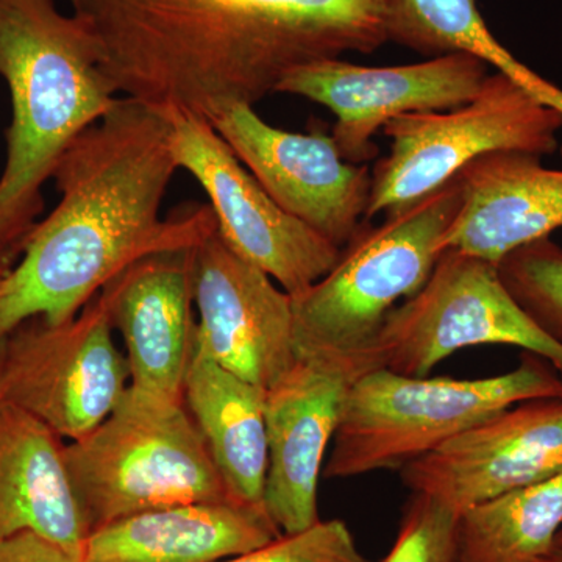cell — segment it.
<instances>
[{"mask_svg":"<svg viewBox=\"0 0 562 562\" xmlns=\"http://www.w3.org/2000/svg\"><path fill=\"white\" fill-rule=\"evenodd\" d=\"M0 562H81L57 543L32 531L0 539Z\"/></svg>","mask_w":562,"mask_h":562,"instance_id":"obj_26","label":"cell"},{"mask_svg":"<svg viewBox=\"0 0 562 562\" xmlns=\"http://www.w3.org/2000/svg\"><path fill=\"white\" fill-rule=\"evenodd\" d=\"M461 205L443 233V250L498 265L525 244L562 227V169L538 155L502 150L482 155L457 176Z\"/></svg>","mask_w":562,"mask_h":562,"instance_id":"obj_17","label":"cell"},{"mask_svg":"<svg viewBox=\"0 0 562 562\" xmlns=\"http://www.w3.org/2000/svg\"><path fill=\"white\" fill-rule=\"evenodd\" d=\"M390 41L428 58L473 55L541 103L549 102L557 91L492 35L476 0H392Z\"/></svg>","mask_w":562,"mask_h":562,"instance_id":"obj_22","label":"cell"},{"mask_svg":"<svg viewBox=\"0 0 562 562\" xmlns=\"http://www.w3.org/2000/svg\"><path fill=\"white\" fill-rule=\"evenodd\" d=\"M554 547H558V549H562V528L560 535H558L557 542H554Z\"/></svg>","mask_w":562,"mask_h":562,"instance_id":"obj_30","label":"cell"},{"mask_svg":"<svg viewBox=\"0 0 562 562\" xmlns=\"http://www.w3.org/2000/svg\"><path fill=\"white\" fill-rule=\"evenodd\" d=\"M503 284L517 305L550 338L562 344V247L542 238L498 262Z\"/></svg>","mask_w":562,"mask_h":562,"instance_id":"obj_23","label":"cell"},{"mask_svg":"<svg viewBox=\"0 0 562 562\" xmlns=\"http://www.w3.org/2000/svg\"><path fill=\"white\" fill-rule=\"evenodd\" d=\"M183 402L232 497L266 509V391L225 371L194 342Z\"/></svg>","mask_w":562,"mask_h":562,"instance_id":"obj_20","label":"cell"},{"mask_svg":"<svg viewBox=\"0 0 562 562\" xmlns=\"http://www.w3.org/2000/svg\"><path fill=\"white\" fill-rule=\"evenodd\" d=\"M460 512L430 495L413 494L390 553L380 562H454Z\"/></svg>","mask_w":562,"mask_h":562,"instance_id":"obj_24","label":"cell"},{"mask_svg":"<svg viewBox=\"0 0 562 562\" xmlns=\"http://www.w3.org/2000/svg\"><path fill=\"white\" fill-rule=\"evenodd\" d=\"M120 98L213 124L301 68L373 54L392 0H69Z\"/></svg>","mask_w":562,"mask_h":562,"instance_id":"obj_1","label":"cell"},{"mask_svg":"<svg viewBox=\"0 0 562 562\" xmlns=\"http://www.w3.org/2000/svg\"><path fill=\"white\" fill-rule=\"evenodd\" d=\"M0 77L11 121L0 176V257L13 266L44 210L43 188L81 132L120 95L98 44L57 0H0Z\"/></svg>","mask_w":562,"mask_h":562,"instance_id":"obj_3","label":"cell"},{"mask_svg":"<svg viewBox=\"0 0 562 562\" xmlns=\"http://www.w3.org/2000/svg\"><path fill=\"white\" fill-rule=\"evenodd\" d=\"M560 397V373L531 351L520 355L513 371L486 379H431L373 369L351 383L322 475L347 480L401 472L509 406Z\"/></svg>","mask_w":562,"mask_h":562,"instance_id":"obj_5","label":"cell"},{"mask_svg":"<svg viewBox=\"0 0 562 562\" xmlns=\"http://www.w3.org/2000/svg\"><path fill=\"white\" fill-rule=\"evenodd\" d=\"M165 113L172 121L177 165L209 195L217 233L233 251L290 295L302 294L331 271L341 249L280 209L209 122Z\"/></svg>","mask_w":562,"mask_h":562,"instance_id":"obj_10","label":"cell"},{"mask_svg":"<svg viewBox=\"0 0 562 562\" xmlns=\"http://www.w3.org/2000/svg\"><path fill=\"white\" fill-rule=\"evenodd\" d=\"M198 247L149 255L99 292L124 339L132 386L177 402L194 351Z\"/></svg>","mask_w":562,"mask_h":562,"instance_id":"obj_16","label":"cell"},{"mask_svg":"<svg viewBox=\"0 0 562 562\" xmlns=\"http://www.w3.org/2000/svg\"><path fill=\"white\" fill-rule=\"evenodd\" d=\"M101 295L72 319L35 316L0 341L3 402L79 441L113 413L131 386V368L113 339Z\"/></svg>","mask_w":562,"mask_h":562,"instance_id":"obj_9","label":"cell"},{"mask_svg":"<svg viewBox=\"0 0 562 562\" xmlns=\"http://www.w3.org/2000/svg\"><path fill=\"white\" fill-rule=\"evenodd\" d=\"M562 528V472L460 513L454 562H539Z\"/></svg>","mask_w":562,"mask_h":562,"instance_id":"obj_21","label":"cell"},{"mask_svg":"<svg viewBox=\"0 0 562 562\" xmlns=\"http://www.w3.org/2000/svg\"><path fill=\"white\" fill-rule=\"evenodd\" d=\"M194 306L195 344L225 371L268 391L297 362L291 295L217 231L195 249Z\"/></svg>","mask_w":562,"mask_h":562,"instance_id":"obj_13","label":"cell"},{"mask_svg":"<svg viewBox=\"0 0 562 562\" xmlns=\"http://www.w3.org/2000/svg\"><path fill=\"white\" fill-rule=\"evenodd\" d=\"M353 382L341 366L299 358L291 371L266 391L265 508L283 535L308 530L321 520L317 487L325 454Z\"/></svg>","mask_w":562,"mask_h":562,"instance_id":"obj_15","label":"cell"},{"mask_svg":"<svg viewBox=\"0 0 562 562\" xmlns=\"http://www.w3.org/2000/svg\"><path fill=\"white\" fill-rule=\"evenodd\" d=\"M214 128L273 202L342 249L366 221L368 165L344 160L331 135L281 131L254 106L233 105Z\"/></svg>","mask_w":562,"mask_h":562,"instance_id":"obj_12","label":"cell"},{"mask_svg":"<svg viewBox=\"0 0 562 562\" xmlns=\"http://www.w3.org/2000/svg\"><path fill=\"white\" fill-rule=\"evenodd\" d=\"M217 562H371L342 520H319L308 530L281 535L260 549Z\"/></svg>","mask_w":562,"mask_h":562,"instance_id":"obj_25","label":"cell"},{"mask_svg":"<svg viewBox=\"0 0 562 562\" xmlns=\"http://www.w3.org/2000/svg\"><path fill=\"white\" fill-rule=\"evenodd\" d=\"M65 460L91 531L150 509L236 502L184 402L132 384Z\"/></svg>","mask_w":562,"mask_h":562,"instance_id":"obj_6","label":"cell"},{"mask_svg":"<svg viewBox=\"0 0 562 562\" xmlns=\"http://www.w3.org/2000/svg\"><path fill=\"white\" fill-rule=\"evenodd\" d=\"M281 535L266 509L239 502L187 503L95 528L81 562H217Z\"/></svg>","mask_w":562,"mask_h":562,"instance_id":"obj_18","label":"cell"},{"mask_svg":"<svg viewBox=\"0 0 562 562\" xmlns=\"http://www.w3.org/2000/svg\"><path fill=\"white\" fill-rule=\"evenodd\" d=\"M10 268V262L0 257V292H2L3 283H5L7 276H9Z\"/></svg>","mask_w":562,"mask_h":562,"instance_id":"obj_27","label":"cell"},{"mask_svg":"<svg viewBox=\"0 0 562 562\" xmlns=\"http://www.w3.org/2000/svg\"><path fill=\"white\" fill-rule=\"evenodd\" d=\"M491 344L531 351L562 379V344L517 305L498 265L443 250L424 286L384 321L373 344V360L379 369L428 376L457 351Z\"/></svg>","mask_w":562,"mask_h":562,"instance_id":"obj_8","label":"cell"},{"mask_svg":"<svg viewBox=\"0 0 562 562\" xmlns=\"http://www.w3.org/2000/svg\"><path fill=\"white\" fill-rule=\"evenodd\" d=\"M486 77V63L469 54L402 66H360L335 58L292 70L277 92L330 110L336 117L331 136L344 160L368 165L379 154L372 138L387 122L464 105L479 94Z\"/></svg>","mask_w":562,"mask_h":562,"instance_id":"obj_11","label":"cell"},{"mask_svg":"<svg viewBox=\"0 0 562 562\" xmlns=\"http://www.w3.org/2000/svg\"><path fill=\"white\" fill-rule=\"evenodd\" d=\"M165 111L121 98L61 155L52 180L60 201L25 239L0 292V341L21 322L76 317L133 262L192 249L217 231L210 205L161 220L179 171Z\"/></svg>","mask_w":562,"mask_h":562,"instance_id":"obj_2","label":"cell"},{"mask_svg":"<svg viewBox=\"0 0 562 562\" xmlns=\"http://www.w3.org/2000/svg\"><path fill=\"white\" fill-rule=\"evenodd\" d=\"M32 531L79 558L91 532L70 482L65 443L47 425L0 405V539Z\"/></svg>","mask_w":562,"mask_h":562,"instance_id":"obj_19","label":"cell"},{"mask_svg":"<svg viewBox=\"0 0 562 562\" xmlns=\"http://www.w3.org/2000/svg\"><path fill=\"white\" fill-rule=\"evenodd\" d=\"M3 403L2 349H0V405Z\"/></svg>","mask_w":562,"mask_h":562,"instance_id":"obj_29","label":"cell"},{"mask_svg":"<svg viewBox=\"0 0 562 562\" xmlns=\"http://www.w3.org/2000/svg\"><path fill=\"white\" fill-rule=\"evenodd\" d=\"M561 128L560 111L536 101L505 74H487L471 102L403 114L384 125L391 151L373 168L366 221L422 201L491 151L552 155Z\"/></svg>","mask_w":562,"mask_h":562,"instance_id":"obj_7","label":"cell"},{"mask_svg":"<svg viewBox=\"0 0 562 562\" xmlns=\"http://www.w3.org/2000/svg\"><path fill=\"white\" fill-rule=\"evenodd\" d=\"M562 472V397L517 403L402 469L413 494L457 512Z\"/></svg>","mask_w":562,"mask_h":562,"instance_id":"obj_14","label":"cell"},{"mask_svg":"<svg viewBox=\"0 0 562 562\" xmlns=\"http://www.w3.org/2000/svg\"><path fill=\"white\" fill-rule=\"evenodd\" d=\"M461 205L457 177L380 225L364 221L327 276L291 295L297 358L341 366L355 380L376 368L373 344L392 310L428 280Z\"/></svg>","mask_w":562,"mask_h":562,"instance_id":"obj_4","label":"cell"},{"mask_svg":"<svg viewBox=\"0 0 562 562\" xmlns=\"http://www.w3.org/2000/svg\"><path fill=\"white\" fill-rule=\"evenodd\" d=\"M539 562H562V549H558V547H553L552 552L543 557Z\"/></svg>","mask_w":562,"mask_h":562,"instance_id":"obj_28","label":"cell"}]
</instances>
